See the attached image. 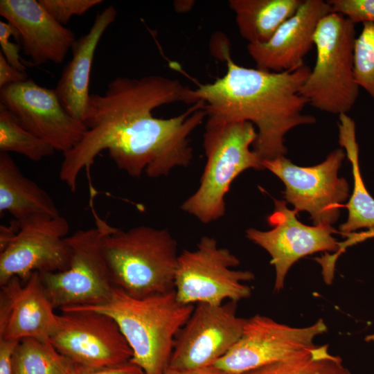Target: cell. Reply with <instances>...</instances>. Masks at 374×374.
<instances>
[{
    "label": "cell",
    "instance_id": "cell-1",
    "mask_svg": "<svg viewBox=\"0 0 374 374\" xmlns=\"http://www.w3.org/2000/svg\"><path fill=\"white\" fill-rule=\"evenodd\" d=\"M206 117L205 103L179 80L117 77L104 94H90L83 118L87 130L63 154L59 177L75 192L80 172L103 150L131 177L168 176L190 163L189 136Z\"/></svg>",
    "mask_w": 374,
    "mask_h": 374
},
{
    "label": "cell",
    "instance_id": "cell-2",
    "mask_svg": "<svg viewBox=\"0 0 374 374\" xmlns=\"http://www.w3.org/2000/svg\"><path fill=\"white\" fill-rule=\"evenodd\" d=\"M223 56L226 73L213 82L199 84L193 89L195 98L205 103L207 117L256 125L253 147L262 161L285 156V134L316 122L303 113L308 101L300 93L311 69L303 64L290 71L269 72L238 64L229 50Z\"/></svg>",
    "mask_w": 374,
    "mask_h": 374
},
{
    "label": "cell",
    "instance_id": "cell-3",
    "mask_svg": "<svg viewBox=\"0 0 374 374\" xmlns=\"http://www.w3.org/2000/svg\"><path fill=\"white\" fill-rule=\"evenodd\" d=\"M65 308L95 310L112 317L132 349L130 362L145 374H163L169 366L176 337L195 305L180 303L175 290L136 298L114 287L103 304Z\"/></svg>",
    "mask_w": 374,
    "mask_h": 374
},
{
    "label": "cell",
    "instance_id": "cell-4",
    "mask_svg": "<svg viewBox=\"0 0 374 374\" xmlns=\"http://www.w3.org/2000/svg\"><path fill=\"white\" fill-rule=\"evenodd\" d=\"M103 248L113 284L129 295L143 298L175 290L179 254L168 229L111 226Z\"/></svg>",
    "mask_w": 374,
    "mask_h": 374
},
{
    "label": "cell",
    "instance_id": "cell-5",
    "mask_svg": "<svg viewBox=\"0 0 374 374\" xmlns=\"http://www.w3.org/2000/svg\"><path fill=\"white\" fill-rule=\"evenodd\" d=\"M257 138L248 121L206 117L203 148L206 157L199 186L181 209L204 224L225 215V197L234 179L248 169L263 170L262 160L250 146Z\"/></svg>",
    "mask_w": 374,
    "mask_h": 374
},
{
    "label": "cell",
    "instance_id": "cell-6",
    "mask_svg": "<svg viewBox=\"0 0 374 374\" xmlns=\"http://www.w3.org/2000/svg\"><path fill=\"white\" fill-rule=\"evenodd\" d=\"M355 26L344 15L333 12L317 26L315 64L300 90L316 109L339 116L347 114L356 103L359 87L354 73Z\"/></svg>",
    "mask_w": 374,
    "mask_h": 374
},
{
    "label": "cell",
    "instance_id": "cell-7",
    "mask_svg": "<svg viewBox=\"0 0 374 374\" xmlns=\"http://www.w3.org/2000/svg\"><path fill=\"white\" fill-rule=\"evenodd\" d=\"M96 227L79 229L67 237L71 259L66 270L39 273L53 308L97 305L111 298L114 285L103 248L111 227L95 214Z\"/></svg>",
    "mask_w": 374,
    "mask_h": 374
},
{
    "label": "cell",
    "instance_id": "cell-8",
    "mask_svg": "<svg viewBox=\"0 0 374 374\" xmlns=\"http://www.w3.org/2000/svg\"><path fill=\"white\" fill-rule=\"evenodd\" d=\"M239 264L214 238L202 236L195 249L179 253L175 280L177 300L186 305H220L249 298L251 289L244 282L255 276L250 271L235 270Z\"/></svg>",
    "mask_w": 374,
    "mask_h": 374
},
{
    "label": "cell",
    "instance_id": "cell-9",
    "mask_svg": "<svg viewBox=\"0 0 374 374\" xmlns=\"http://www.w3.org/2000/svg\"><path fill=\"white\" fill-rule=\"evenodd\" d=\"M345 156L339 148L313 166H296L285 156L264 160L262 165L284 183L285 202L294 209L308 212L314 225H332L349 195L348 182L338 176Z\"/></svg>",
    "mask_w": 374,
    "mask_h": 374
},
{
    "label": "cell",
    "instance_id": "cell-10",
    "mask_svg": "<svg viewBox=\"0 0 374 374\" xmlns=\"http://www.w3.org/2000/svg\"><path fill=\"white\" fill-rule=\"evenodd\" d=\"M61 311L50 341L70 362L101 367L131 361L132 349L112 317L91 310L63 308Z\"/></svg>",
    "mask_w": 374,
    "mask_h": 374
},
{
    "label": "cell",
    "instance_id": "cell-11",
    "mask_svg": "<svg viewBox=\"0 0 374 374\" xmlns=\"http://www.w3.org/2000/svg\"><path fill=\"white\" fill-rule=\"evenodd\" d=\"M17 231L0 251V285L17 276L25 282L32 273L66 270L71 249L67 241L69 224L62 216H43L22 223L13 221Z\"/></svg>",
    "mask_w": 374,
    "mask_h": 374
},
{
    "label": "cell",
    "instance_id": "cell-12",
    "mask_svg": "<svg viewBox=\"0 0 374 374\" xmlns=\"http://www.w3.org/2000/svg\"><path fill=\"white\" fill-rule=\"evenodd\" d=\"M326 331L321 319L297 328L256 314L247 319L240 339L214 366L227 374H244L298 354Z\"/></svg>",
    "mask_w": 374,
    "mask_h": 374
},
{
    "label": "cell",
    "instance_id": "cell-13",
    "mask_svg": "<svg viewBox=\"0 0 374 374\" xmlns=\"http://www.w3.org/2000/svg\"><path fill=\"white\" fill-rule=\"evenodd\" d=\"M237 303H197L178 332L168 367L214 365L240 339L247 319L236 315Z\"/></svg>",
    "mask_w": 374,
    "mask_h": 374
},
{
    "label": "cell",
    "instance_id": "cell-14",
    "mask_svg": "<svg viewBox=\"0 0 374 374\" xmlns=\"http://www.w3.org/2000/svg\"><path fill=\"white\" fill-rule=\"evenodd\" d=\"M0 104L26 129L63 154L73 148L87 130L82 121L64 108L55 89L33 79L0 88Z\"/></svg>",
    "mask_w": 374,
    "mask_h": 374
},
{
    "label": "cell",
    "instance_id": "cell-15",
    "mask_svg": "<svg viewBox=\"0 0 374 374\" xmlns=\"http://www.w3.org/2000/svg\"><path fill=\"white\" fill-rule=\"evenodd\" d=\"M286 204L285 200L274 199V209L267 217L271 229L251 228L246 231L247 238L271 256L270 262L276 272L275 291L283 288L290 268L298 260L319 251L335 253L339 247V242L332 236L338 231L332 225L303 224L296 218L298 212L289 209Z\"/></svg>",
    "mask_w": 374,
    "mask_h": 374
},
{
    "label": "cell",
    "instance_id": "cell-16",
    "mask_svg": "<svg viewBox=\"0 0 374 374\" xmlns=\"http://www.w3.org/2000/svg\"><path fill=\"white\" fill-rule=\"evenodd\" d=\"M54 309L39 272L32 273L25 282L12 277L1 285L0 339H50L57 325Z\"/></svg>",
    "mask_w": 374,
    "mask_h": 374
},
{
    "label": "cell",
    "instance_id": "cell-17",
    "mask_svg": "<svg viewBox=\"0 0 374 374\" xmlns=\"http://www.w3.org/2000/svg\"><path fill=\"white\" fill-rule=\"evenodd\" d=\"M330 13L327 1L303 0L296 12L283 22L266 42L248 44L256 69L269 72L296 69L314 46V36L322 18Z\"/></svg>",
    "mask_w": 374,
    "mask_h": 374
},
{
    "label": "cell",
    "instance_id": "cell-18",
    "mask_svg": "<svg viewBox=\"0 0 374 374\" xmlns=\"http://www.w3.org/2000/svg\"><path fill=\"white\" fill-rule=\"evenodd\" d=\"M0 15L15 28L23 53L35 65L61 64L76 40L39 0H1Z\"/></svg>",
    "mask_w": 374,
    "mask_h": 374
},
{
    "label": "cell",
    "instance_id": "cell-19",
    "mask_svg": "<svg viewBox=\"0 0 374 374\" xmlns=\"http://www.w3.org/2000/svg\"><path fill=\"white\" fill-rule=\"evenodd\" d=\"M116 15V9L112 5L97 13L88 33L74 42L71 47L72 58L64 67L55 88L64 108L82 121L90 96L89 86L95 51Z\"/></svg>",
    "mask_w": 374,
    "mask_h": 374
},
{
    "label": "cell",
    "instance_id": "cell-20",
    "mask_svg": "<svg viewBox=\"0 0 374 374\" xmlns=\"http://www.w3.org/2000/svg\"><path fill=\"white\" fill-rule=\"evenodd\" d=\"M5 212L16 223L60 215L51 197L23 174L8 153L0 152V213Z\"/></svg>",
    "mask_w": 374,
    "mask_h": 374
},
{
    "label": "cell",
    "instance_id": "cell-21",
    "mask_svg": "<svg viewBox=\"0 0 374 374\" xmlns=\"http://www.w3.org/2000/svg\"><path fill=\"white\" fill-rule=\"evenodd\" d=\"M303 0H230L241 37L248 44L267 42L298 10Z\"/></svg>",
    "mask_w": 374,
    "mask_h": 374
},
{
    "label": "cell",
    "instance_id": "cell-22",
    "mask_svg": "<svg viewBox=\"0 0 374 374\" xmlns=\"http://www.w3.org/2000/svg\"><path fill=\"white\" fill-rule=\"evenodd\" d=\"M339 142L346 150L354 180L353 193L348 202L343 206L347 208L348 216L346 222L339 226L338 233L341 234L374 227V199L367 190L361 175L355 122L347 114L339 115Z\"/></svg>",
    "mask_w": 374,
    "mask_h": 374
},
{
    "label": "cell",
    "instance_id": "cell-23",
    "mask_svg": "<svg viewBox=\"0 0 374 374\" xmlns=\"http://www.w3.org/2000/svg\"><path fill=\"white\" fill-rule=\"evenodd\" d=\"M12 374H70L73 364L50 339L26 337L19 341L12 355Z\"/></svg>",
    "mask_w": 374,
    "mask_h": 374
},
{
    "label": "cell",
    "instance_id": "cell-24",
    "mask_svg": "<svg viewBox=\"0 0 374 374\" xmlns=\"http://www.w3.org/2000/svg\"><path fill=\"white\" fill-rule=\"evenodd\" d=\"M244 374H352L342 359L329 353L328 345H313L285 359Z\"/></svg>",
    "mask_w": 374,
    "mask_h": 374
},
{
    "label": "cell",
    "instance_id": "cell-25",
    "mask_svg": "<svg viewBox=\"0 0 374 374\" xmlns=\"http://www.w3.org/2000/svg\"><path fill=\"white\" fill-rule=\"evenodd\" d=\"M56 151L49 143L26 129L17 117L0 104V152L21 154L39 161Z\"/></svg>",
    "mask_w": 374,
    "mask_h": 374
},
{
    "label": "cell",
    "instance_id": "cell-26",
    "mask_svg": "<svg viewBox=\"0 0 374 374\" xmlns=\"http://www.w3.org/2000/svg\"><path fill=\"white\" fill-rule=\"evenodd\" d=\"M355 78L374 103V24L364 23L355 47Z\"/></svg>",
    "mask_w": 374,
    "mask_h": 374
},
{
    "label": "cell",
    "instance_id": "cell-27",
    "mask_svg": "<svg viewBox=\"0 0 374 374\" xmlns=\"http://www.w3.org/2000/svg\"><path fill=\"white\" fill-rule=\"evenodd\" d=\"M42 6L59 23L64 25L73 16H80L102 0H39Z\"/></svg>",
    "mask_w": 374,
    "mask_h": 374
},
{
    "label": "cell",
    "instance_id": "cell-28",
    "mask_svg": "<svg viewBox=\"0 0 374 374\" xmlns=\"http://www.w3.org/2000/svg\"><path fill=\"white\" fill-rule=\"evenodd\" d=\"M330 12L344 15L354 24H374V0H328Z\"/></svg>",
    "mask_w": 374,
    "mask_h": 374
},
{
    "label": "cell",
    "instance_id": "cell-29",
    "mask_svg": "<svg viewBox=\"0 0 374 374\" xmlns=\"http://www.w3.org/2000/svg\"><path fill=\"white\" fill-rule=\"evenodd\" d=\"M11 36L18 39V33L15 28L8 22L0 21L1 52L11 66L19 71L26 72V67L21 62V57L19 55L21 46L12 42L10 40Z\"/></svg>",
    "mask_w": 374,
    "mask_h": 374
},
{
    "label": "cell",
    "instance_id": "cell-30",
    "mask_svg": "<svg viewBox=\"0 0 374 374\" xmlns=\"http://www.w3.org/2000/svg\"><path fill=\"white\" fill-rule=\"evenodd\" d=\"M346 238L344 241L339 242L338 250L333 254L326 253L322 257L323 264L329 269H334L339 256L344 252L346 248L367 239L374 238V227L368 229L366 231L341 233Z\"/></svg>",
    "mask_w": 374,
    "mask_h": 374
},
{
    "label": "cell",
    "instance_id": "cell-31",
    "mask_svg": "<svg viewBox=\"0 0 374 374\" xmlns=\"http://www.w3.org/2000/svg\"><path fill=\"white\" fill-rule=\"evenodd\" d=\"M141 370L131 362L126 364L101 367H87L73 364L70 374H135Z\"/></svg>",
    "mask_w": 374,
    "mask_h": 374
},
{
    "label": "cell",
    "instance_id": "cell-32",
    "mask_svg": "<svg viewBox=\"0 0 374 374\" xmlns=\"http://www.w3.org/2000/svg\"><path fill=\"white\" fill-rule=\"evenodd\" d=\"M26 72L19 71L11 66L0 52V88L5 86L18 84L27 80Z\"/></svg>",
    "mask_w": 374,
    "mask_h": 374
},
{
    "label": "cell",
    "instance_id": "cell-33",
    "mask_svg": "<svg viewBox=\"0 0 374 374\" xmlns=\"http://www.w3.org/2000/svg\"><path fill=\"white\" fill-rule=\"evenodd\" d=\"M18 342L0 339V374H12V355Z\"/></svg>",
    "mask_w": 374,
    "mask_h": 374
},
{
    "label": "cell",
    "instance_id": "cell-34",
    "mask_svg": "<svg viewBox=\"0 0 374 374\" xmlns=\"http://www.w3.org/2000/svg\"><path fill=\"white\" fill-rule=\"evenodd\" d=\"M163 374H227L214 365L194 368H174L168 367Z\"/></svg>",
    "mask_w": 374,
    "mask_h": 374
},
{
    "label": "cell",
    "instance_id": "cell-35",
    "mask_svg": "<svg viewBox=\"0 0 374 374\" xmlns=\"http://www.w3.org/2000/svg\"><path fill=\"white\" fill-rule=\"evenodd\" d=\"M194 1H176L174 3L175 9L177 12H187L194 5Z\"/></svg>",
    "mask_w": 374,
    "mask_h": 374
},
{
    "label": "cell",
    "instance_id": "cell-36",
    "mask_svg": "<svg viewBox=\"0 0 374 374\" xmlns=\"http://www.w3.org/2000/svg\"><path fill=\"white\" fill-rule=\"evenodd\" d=\"M135 374H145V373L142 370H140L139 371H138Z\"/></svg>",
    "mask_w": 374,
    "mask_h": 374
}]
</instances>
